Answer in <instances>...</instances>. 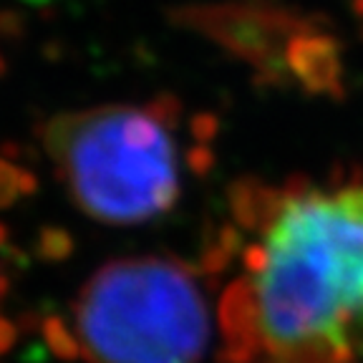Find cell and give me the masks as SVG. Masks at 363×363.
<instances>
[{"instance_id": "7a4b0ae2", "label": "cell", "mask_w": 363, "mask_h": 363, "mask_svg": "<svg viewBox=\"0 0 363 363\" xmlns=\"http://www.w3.org/2000/svg\"><path fill=\"white\" fill-rule=\"evenodd\" d=\"M40 144L68 197L104 225H144L179 202L184 147L167 104H101L61 111Z\"/></svg>"}, {"instance_id": "3957f363", "label": "cell", "mask_w": 363, "mask_h": 363, "mask_svg": "<svg viewBox=\"0 0 363 363\" xmlns=\"http://www.w3.org/2000/svg\"><path fill=\"white\" fill-rule=\"evenodd\" d=\"M71 325L89 363H199L210 343L197 275L164 255L101 265L76 295Z\"/></svg>"}, {"instance_id": "277c9868", "label": "cell", "mask_w": 363, "mask_h": 363, "mask_svg": "<svg viewBox=\"0 0 363 363\" xmlns=\"http://www.w3.org/2000/svg\"><path fill=\"white\" fill-rule=\"evenodd\" d=\"M182 28L220 45L265 81L293 86L313 96L338 94L343 53L333 35L288 8L265 3H199L174 13Z\"/></svg>"}, {"instance_id": "5b68a950", "label": "cell", "mask_w": 363, "mask_h": 363, "mask_svg": "<svg viewBox=\"0 0 363 363\" xmlns=\"http://www.w3.org/2000/svg\"><path fill=\"white\" fill-rule=\"evenodd\" d=\"M23 3H33V6H45V3H53V0H23Z\"/></svg>"}, {"instance_id": "6da1fadb", "label": "cell", "mask_w": 363, "mask_h": 363, "mask_svg": "<svg viewBox=\"0 0 363 363\" xmlns=\"http://www.w3.org/2000/svg\"><path fill=\"white\" fill-rule=\"evenodd\" d=\"M217 308L230 363H363V182L242 184Z\"/></svg>"}]
</instances>
